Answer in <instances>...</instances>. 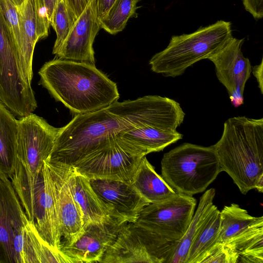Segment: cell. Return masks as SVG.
Instances as JSON below:
<instances>
[{
	"label": "cell",
	"mask_w": 263,
	"mask_h": 263,
	"mask_svg": "<svg viewBox=\"0 0 263 263\" xmlns=\"http://www.w3.org/2000/svg\"><path fill=\"white\" fill-rule=\"evenodd\" d=\"M106 109L124 125L119 136L143 156L161 151L183 137L177 128L185 112L178 102L168 97L148 95L117 101Z\"/></svg>",
	"instance_id": "obj_1"
},
{
	"label": "cell",
	"mask_w": 263,
	"mask_h": 263,
	"mask_svg": "<svg viewBox=\"0 0 263 263\" xmlns=\"http://www.w3.org/2000/svg\"><path fill=\"white\" fill-rule=\"evenodd\" d=\"M39 74L40 84L75 115L107 108L119 98L117 84L89 63L57 58Z\"/></svg>",
	"instance_id": "obj_2"
},
{
	"label": "cell",
	"mask_w": 263,
	"mask_h": 263,
	"mask_svg": "<svg viewBox=\"0 0 263 263\" xmlns=\"http://www.w3.org/2000/svg\"><path fill=\"white\" fill-rule=\"evenodd\" d=\"M221 172H226L242 194L263 192V118H229L220 139L213 145Z\"/></svg>",
	"instance_id": "obj_3"
},
{
	"label": "cell",
	"mask_w": 263,
	"mask_h": 263,
	"mask_svg": "<svg viewBox=\"0 0 263 263\" xmlns=\"http://www.w3.org/2000/svg\"><path fill=\"white\" fill-rule=\"evenodd\" d=\"M18 120L16 156L9 178L28 218L34 222V190L44 162L50 156L60 128L33 113Z\"/></svg>",
	"instance_id": "obj_4"
},
{
	"label": "cell",
	"mask_w": 263,
	"mask_h": 263,
	"mask_svg": "<svg viewBox=\"0 0 263 263\" xmlns=\"http://www.w3.org/2000/svg\"><path fill=\"white\" fill-rule=\"evenodd\" d=\"M124 128L106 108L75 115L60 128L48 159L73 166L116 138Z\"/></svg>",
	"instance_id": "obj_5"
},
{
	"label": "cell",
	"mask_w": 263,
	"mask_h": 263,
	"mask_svg": "<svg viewBox=\"0 0 263 263\" xmlns=\"http://www.w3.org/2000/svg\"><path fill=\"white\" fill-rule=\"evenodd\" d=\"M232 36L231 22L223 20L189 34L173 35L167 46L149 60L151 69L166 77L181 76L194 64L206 59Z\"/></svg>",
	"instance_id": "obj_6"
},
{
	"label": "cell",
	"mask_w": 263,
	"mask_h": 263,
	"mask_svg": "<svg viewBox=\"0 0 263 263\" xmlns=\"http://www.w3.org/2000/svg\"><path fill=\"white\" fill-rule=\"evenodd\" d=\"M161 176L178 194L193 196L205 191L221 172L213 145L184 143L165 153Z\"/></svg>",
	"instance_id": "obj_7"
},
{
	"label": "cell",
	"mask_w": 263,
	"mask_h": 263,
	"mask_svg": "<svg viewBox=\"0 0 263 263\" xmlns=\"http://www.w3.org/2000/svg\"><path fill=\"white\" fill-rule=\"evenodd\" d=\"M178 241L135 222H125L100 263H170Z\"/></svg>",
	"instance_id": "obj_8"
},
{
	"label": "cell",
	"mask_w": 263,
	"mask_h": 263,
	"mask_svg": "<svg viewBox=\"0 0 263 263\" xmlns=\"http://www.w3.org/2000/svg\"><path fill=\"white\" fill-rule=\"evenodd\" d=\"M142 155L118 135L106 145L74 164L77 171L89 179L130 182Z\"/></svg>",
	"instance_id": "obj_9"
},
{
	"label": "cell",
	"mask_w": 263,
	"mask_h": 263,
	"mask_svg": "<svg viewBox=\"0 0 263 263\" xmlns=\"http://www.w3.org/2000/svg\"><path fill=\"white\" fill-rule=\"evenodd\" d=\"M220 215L219 242L233 245L241 259H262L263 217L252 216L236 203L224 206Z\"/></svg>",
	"instance_id": "obj_10"
},
{
	"label": "cell",
	"mask_w": 263,
	"mask_h": 263,
	"mask_svg": "<svg viewBox=\"0 0 263 263\" xmlns=\"http://www.w3.org/2000/svg\"><path fill=\"white\" fill-rule=\"evenodd\" d=\"M193 196L178 194L165 201L149 203L135 223L171 241H179L185 233L196 205Z\"/></svg>",
	"instance_id": "obj_11"
},
{
	"label": "cell",
	"mask_w": 263,
	"mask_h": 263,
	"mask_svg": "<svg viewBox=\"0 0 263 263\" xmlns=\"http://www.w3.org/2000/svg\"><path fill=\"white\" fill-rule=\"evenodd\" d=\"M244 41L232 36L206 59L214 64L217 78L235 107L243 104L245 85L252 72L251 62L242 52Z\"/></svg>",
	"instance_id": "obj_12"
},
{
	"label": "cell",
	"mask_w": 263,
	"mask_h": 263,
	"mask_svg": "<svg viewBox=\"0 0 263 263\" xmlns=\"http://www.w3.org/2000/svg\"><path fill=\"white\" fill-rule=\"evenodd\" d=\"M124 223L110 215L102 222L90 223L76 242L69 246H61L60 251L70 263H100Z\"/></svg>",
	"instance_id": "obj_13"
},
{
	"label": "cell",
	"mask_w": 263,
	"mask_h": 263,
	"mask_svg": "<svg viewBox=\"0 0 263 263\" xmlns=\"http://www.w3.org/2000/svg\"><path fill=\"white\" fill-rule=\"evenodd\" d=\"M45 161L54 184L61 234L64 238L61 246H69L76 242L84 232L83 214L69 187L66 165L48 158Z\"/></svg>",
	"instance_id": "obj_14"
},
{
	"label": "cell",
	"mask_w": 263,
	"mask_h": 263,
	"mask_svg": "<svg viewBox=\"0 0 263 263\" xmlns=\"http://www.w3.org/2000/svg\"><path fill=\"white\" fill-rule=\"evenodd\" d=\"M35 226L42 238L54 249L60 251L62 235L51 174L45 160L34 190Z\"/></svg>",
	"instance_id": "obj_15"
},
{
	"label": "cell",
	"mask_w": 263,
	"mask_h": 263,
	"mask_svg": "<svg viewBox=\"0 0 263 263\" xmlns=\"http://www.w3.org/2000/svg\"><path fill=\"white\" fill-rule=\"evenodd\" d=\"M91 186L110 216L123 222H135L140 212L150 203L129 182L89 179Z\"/></svg>",
	"instance_id": "obj_16"
},
{
	"label": "cell",
	"mask_w": 263,
	"mask_h": 263,
	"mask_svg": "<svg viewBox=\"0 0 263 263\" xmlns=\"http://www.w3.org/2000/svg\"><path fill=\"white\" fill-rule=\"evenodd\" d=\"M28 219L11 180L0 173V263H15V236Z\"/></svg>",
	"instance_id": "obj_17"
},
{
	"label": "cell",
	"mask_w": 263,
	"mask_h": 263,
	"mask_svg": "<svg viewBox=\"0 0 263 263\" xmlns=\"http://www.w3.org/2000/svg\"><path fill=\"white\" fill-rule=\"evenodd\" d=\"M100 29V21L90 3L77 18L56 57L95 64L93 43Z\"/></svg>",
	"instance_id": "obj_18"
},
{
	"label": "cell",
	"mask_w": 263,
	"mask_h": 263,
	"mask_svg": "<svg viewBox=\"0 0 263 263\" xmlns=\"http://www.w3.org/2000/svg\"><path fill=\"white\" fill-rule=\"evenodd\" d=\"M13 248L15 263H70L42 238L29 219L16 233Z\"/></svg>",
	"instance_id": "obj_19"
},
{
	"label": "cell",
	"mask_w": 263,
	"mask_h": 263,
	"mask_svg": "<svg viewBox=\"0 0 263 263\" xmlns=\"http://www.w3.org/2000/svg\"><path fill=\"white\" fill-rule=\"evenodd\" d=\"M66 166L68 184L82 211L84 227L90 223L105 220L110 216L109 211L92 188L90 180L78 172L74 166Z\"/></svg>",
	"instance_id": "obj_20"
},
{
	"label": "cell",
	"mask_w": 263,
	"mask_h": 263,
	"mask_svg": "<svg viewBox=\"0 0 263 263\" xmlns=\"http://www.w3.org/2000/svg\"><path fill=\"white\" fill-rule=\"evenodd\" d=\"M130 183L150 203L165 201L177 194L156 173L146 156L142 158Z\"/></svg>",
	"instance_id": "obj_21"
},
{
	"label": "cell",
	"mask_w": 263,
	"mask_h": 263,
	"mask_svg": "<svg viewBox=\"0 0 263 263\" xmlns=\"http://www.w3.org/2000/svg\"><path fill=\"white\" fill-rule=\"evenodd\" d=\"M215 196V190L211 188L200 197L197 209L185 233L178 241L170 263H185L191 245L217 209L213 202Z\"/></svg>",
	"instance_id": "obj_22"
},
{
	"label": "cell",
	"mask_w": 263,
	"mask_h": 263,
	"mask_svg": "<svg viewBox=\"0 0 263 263\" xmlns=\"http://www.w3.org/2000/svg\"><path fill=\"white\" fill-rule=\"evenodd\" d=\"M18 10L21 23V66L26 80L31 84L33 78V52L39 40L36 32L34 0H25Z\"/></svg>",
	"instance_id": "obj_23"
},
{
	"label": "cell",
	"mask_w": 263,
	"mask_h": 263,
	"mask_svg": "<svg viewBox=\"0 0 263 263\" xmlns=\"http://www.w3.org/2000/svg\"><path fill=\"white\" fill-rule=\"evenodd\" d=\"M18 120L0 102V173L10 178L15 167Z\"/></svg>",
	"instance_id": "obj_24"
},
{
	"label": "cell",
	"mask_w": 263,
	"mask_h": 263,
	"mask_svg": "<svg viewBox=\"0 0 263 263\" xmlns=\"http://www.w3.org/2000/svg\"><path fill=\"white\" fill-rule=\"evenodd\" d=\"M220 233V211L217 209L191 245L185 263H201L219 242Z\"/></svg>",
	"instance_id": "obj_25"
},
{
	"label": "cell",
	"mask_w": 263,
	"mask_h": 263,
	"mask_svg": "<svg viewBox=\"0 0 263 263\" xmlns=\"http://www.w3.org/2000/svg\"><path fill=\"white\" fill-rule=\"evenodd\" d=\"M140 0H116L106 14L100 20L101 29L111 34L122 31L128 20L136 13Z\"/></svg>",
	"instance_id": "obj_26"
},
{
	"label": "cell",
	"mask_w": 263,
	"mask_h": 263,
	"mask_svg": "<svg viewBox=\"0 0 263 263\" xmlns=\"http://www.w3.org/2000/svg\"><path fill=\"white\" fill-rule=\"evenodd\" d=\"M77 20L65 0H57L50 20V26L57 35L52 50L53 54L60 49Z\"/></svg>",
	"instance_id": "obj_27"
},
{
	"label": "cell",
	"mask_w": 263,
	"mask_h": 263,
	"mask_svg": "<svg viewBox=\"0 0 263 263\" xmlns=\"http://www.w3.org/2000/svg\"><path fill=\"white\" fill-rule=\"evenodd\" d=\"M0 8L16 42L20 58L21 23L18 7L11 0H0Z\"/></svg>",
	"instance_id": "obj_28"
},
{
	"label": "cell",
	"mask_w": 263,
	"mask_h": 263,
	"mask_svg": "<svg viewBox=\"0 0 263 263\" xmlns=\"http://www.w3.org/2000/svg\"><path fill=\"white\" fill-rule=\"evenodd\" d=\"M239 256L233 245L218 242L201 263H237Z\"/></svg>",
	"instance_id": "obj_29"
},
{
	"label": "cell",
	"mask_w": 263,
	"mask_h": 263,
	"mask_svg": "<svg viewBox=\"0 0 263 263\" xmlns=\"http://www.w3.org/2000/svg\"><path fill=\"white\" fill-rule=\"evenodd\" d=\"M36 32L39 40L48 36L50 23L44 0H34Z\"/></svg>",
	"instance_id": "obj_30"
},
{
	"label": "cell",
	"mask_w": 263,
	"mask_h": 263,
	"mask_svg": "<svg viewBox=\"0 0 263 263\" xmlns=\"http://www.w3.org/2000/svg\"><path fill=\"white\" fill-rule=\"evenodd\" d=\"M245 9L256 20L263 17V0H242Z\"/></svg>",
	"instance_id": "obj_31"
},
{
	"label": "cell",
	"mask_w": 263,
	"mask_h": 263,
	"mask_svg": "<svg viewBox=\"0 0 263 263\" xmlns=\"http://www.w3.org/2000/svg\"><path fill=\"white\" fill-rule=\"evenodd\" d=\"M116 0H91L90 3L99 21L106 14Z\"/></svg>",
	"instance_id": "obj_32"
},
{
	"label": "cell",
	"mask_w": 263,
	"mask_h": 263,
	"mask_svg": "<svg viewBox=\"0 0 263 263\" xmlns=\"http://www.w3.org/2000/svg\"><path fill=\"white\" fill-rule=\"evenodd\" d=\"M67 5L78 18L91 0H65Z\"/></svg>",
	"instance_id": "obj_33"
},
{
	"label": "cell",
	"mask_w": 263,
	"mask_h": 263,
	"mask_svg": "<svg viewBox=\"0 0 263 263\" xmlns=\"http://www.w3.org/2000/svg\"><path fill=\"white\" fill-rule=\"evenodd\" d=\"M252 72L256 78L258 87L261 94L263 93V59H261V62L259 65H257L252 68Z\"/></svg>",
	"instance_id": "obj_34"
},
{
	"label": "cell",
	"mask_w": 263,
	"mask_h": 263,
	"mask_svg": "<svg viewBox=\"0 0 263 263\" xmlns=\"http://www.w3.org/2000/svg\"><path fill=\"white\" fill-rule=\"evenodd\" d=\"M47 9L48 16L50 23L51 16L57 0H44Z\"/></svg>",
	"instance_id": "obj_35"
},
{
	"label": "cell",
	"mask_w": 263,
	"mask_h": 263,
	"mask_svg": "<svg viewBox=\"0 0 263 263\" xmlns=\"http://www.w3.org/2000/svg\"><path fill=\"white\" fill-rule=\"evenodd\" d=\"M12 2L17 7H19L24 3L25 0H11Z\"/></svg>",
	"instance_id": "obj_36"
}]
</instances>
